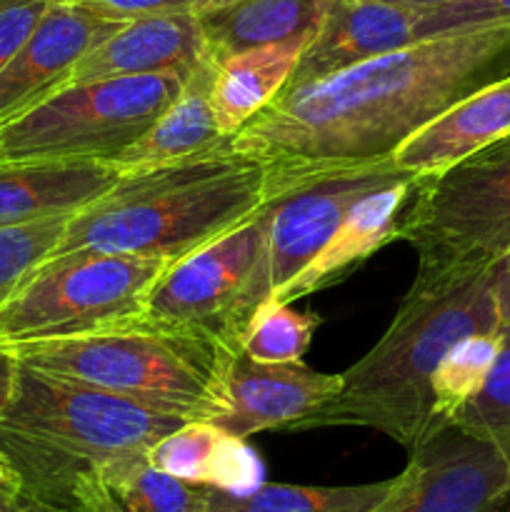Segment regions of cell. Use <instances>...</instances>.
Instances as JSON below:
<instances>
[{"instance_id":"1","label":"cell","mask_w":510,"mask_h":512,"mask_svg":"<svg viewBox=\"0 0 510 512\" xmlns=\"http://www.w3.org/2000/svg\"><path fill=\"white\" fill-rule=\"evenodd\" d=\"M510 75V25L420 38L358 65L288 85L233 150L265 168V200L308 180L390 158L448 105Z\"/></svg>"},{"instance_id":"2","label":"cell","mask_w":510,"mask_h":512,"mask_svg":"<svg viewBox=\"0 0 510 512\" xmlns=\"http://www.w3.org/2000/svg\"><path fill=\"white\" fill-rule=\"evenodd\" d=\"M500 330L495 263L418 265L383 338L343 373V388L298 430L370 428L413 450L435 435L430 378L458 340Z\"/></svg>"},{"instance_id":"3","label":"cell","mask_w":510,"mask_h":512,"mask_svg":"<svg viewBox=\"0 0 510 512\" xmlns=\"http://www.w3.org/2000/svg\"><path fill=\"white\" fill-rule=\"evenodd\" d=\"M265 203L263 163L230 145L123 175L108 193L70 215L53 255L95 250L175 263L238 228Z\"/></svg>"},{"instance_id":"4","label":"cell","mask_w":510,"mask_h":512,"mask_svg":"<svg viewBox=\"0 0 510 512\" xmlns=\"http://www.w3.org/2000/svg\"><path fill=\"white\" fill-rule=\"evenodd\" d=\"M183 423L108 390L18 365L13 395L0 413V453L18 493L55 505L80 473L148 455Z\"/></svg>"},{"instance_id":"5","label":"cell","mask_w":510,"mask_h":512,"mask_svg":"<svg viewBox=\"0 0 510 512\" xmlns=\"http://www.w3.org/2000/svg\"><path fill=\"white\" fill-rule=\"evenodd\" d=\"M15 363L78 380L180 420H210L228 408L225 380L238 345L205 330L138 318L70 338L5 345Z\"/></svg>"},{"instance_id":"6","label":"cell","mask_w":510,"mask_h":512,"mask_svg":"<svg viewBox=\"0 0 510 512\" xmlns=\"http://www.w3.org/2000/svg\"><path fill=\"white\" fill-rule=\"evenodd\" d=\"M183 80L133 75L68 83L0 125V165L113 160L175 100Z\"/></svg>"},{"instance_id":"7","label":"cell","mask_w":510,"mask_h":512,"mask_svg":"<svg viewBox=\"0 0 510 512\" xmlns=\"http://www.w3.org/2000/svg\"><path fill=\"white\" fill-rule=\"evenodd\" d=\"M168 260L73 250L40 263L0 308V345L70 338L145 315Z\"/></svg>"},{"instance_id":"8","label":"cell","mask_w":510,"mask_h":512,"mask_svg":"<svg viewBox=\"0 0 510 512\" xmlns=\"http://www.w3.org/2000/svg\"><path fill=\"white\" fill-rule=\"evenodd\" d=\"M418 265H490L510 253V138L418 180L398 223Z\"/></svg>"},{"instance_id":"9","label":"cell","mask_w":510,"mask_h":512,"mask_svg":"<svg viewBox=\"0 0 510 512\" xmlns=\"http://www.w3.org/2000/svg\"><path fill=\"white\" fill-rule=\"evenodd\" d=\"M403 175L393 160L385 158L378 163L320 175L268 200L263 248L245 290V323L260 303L278 295L290 280L308 268L310 260L328 245L348 210L363 195L395 183Z\"/></svg>"},{"instance_id":"10","label":"cell","mask_w":510,"mask_h":512,"mask_svg":"<svg viewBox=\"0 0 510 512\" xmlns=\"http://www.w3.org/2000/svg\"><path fill=\"white\" fill-rule=\"evenodd\" d=\"M268 210L213 243L168 265L148 295L145 320L168 328L205 330L238 345L245 325V290L263 248Z\"/></svg>"},{"instance_id":"11","label":"cell","mask_w":510,"mask_h":512,"mask_svg":"<svg viewBox=\"0 0 510 512\" xmlns=\"http://www.w3.org/2000/svg\"><path fill=\"white\" fill-rule=\"evenodd\" d=\"M508 500V455L448 425L410 450L408 465L373 512H498Z\"/></svg>"},{"instance_id":"12","label":"cell","mask_w":510,"mask_h":512,"mask_svg":"<svg viewBox=\"0 0 510 512\" xmlns=\"http://www.w3.org/2000/svg\"><path fill=\"white\" fill-rule=\"evenodd\" d=\"M125 23L80 5L50 3L28 43L0 70V125L68 85L80 58Z\"/></svg>"},{"instance_id":"13","label":"cell","mask_w":510,"mask_h":512,"mask_svg":"<svg viewBox=\"0 0 510 512\" xmlns=\"http://www.w3.org/2000/svg\"><path fill=\"white\" fill-rule=\"evenodd\" d=\"M340 388L343 373H318L303 360L255 363L238 350L225 380L228 408L213 423L245 440L263 430H298Z\"/></svg>"},{"instance_id":"14","label":"cell","mask_w":510,"mask_h":512,"mask_svg":"<svg viewBox=\"0 0 510 512\" xmlns=\"http://www.w3.org/2000/svg\"><path fill=\"white\" fill-rule=\"evenodd\" d=\"M205 35L195 10L143 15L120 25L80 58L68 83L133 75L188 80L205 60Z\"/></svg>"},{"instance_id":"15","label":"cell","mask_w":510,"mask_h":512,"mask_svg":"<svg viewBox=\"0 0 510 512\" xmlns=\"http://www.w3.org/2000/svg\"><path fill=\"white\" fill-rule=\"evenodd\" d=\"M508 138L510 75H503L420 125L390 160L413 180H430Z\"/></svg>"},{"instance_id":"16","label":"cell","mask_w":510,"mask_h":512,"mask_svg":"<svg viewBox=\"0 0 510 512\" xmlns=\"http://www.w3.org/2000/svg\"><path fill=\"white\" fill-rule=\"evenodd\" d=\"M420 18L423 8L415 5L388 0H333L318 33L300 55L288 85L310 83L415 43L420 40Z\"/></svg>"},{"instance_id":"17","label":"cell","mask_w":510,"mask_h":512,"mask_svg":"<svg viewBox=\"0 0 510 512\" xmlns=\"http://www.w3.org/2000/svg\"><path fill=\"white\" fill-rule=\"evenodd\" d=\"M215 70L218 65L205 55L203 63L185 80L180 93L158 115V120L148 125L128 148L108 160L120 178L165 168L198 155L218 153L233 145V138H225L215 125L213 105H210Z\"/></svg>"},{"instance_id":"18","label":"cell","mask_w":510,"mask_h":512,"mask_svg":"<svg viewBox=\"0 0 510 512\" xmlns=\"http://www.w3.org/2000/svg\"><path fill=\"white\" fill-rule=\"evenodd\" d=\"M415 183L410 175H403L395 183L383 185V188L373 190V193L363 195L343 223L338 225L333 238L328 240L323 250L315 255L308 263V268L290 280L278 295L270 300L278 303L293 305L295 300L305 298V295L315 293L320 288L333 285L340 275L348 273L353 265L363 263L365 258L380 250L383 245L398 240V223L403 215L405 205L410 203L415 193Z\"/></svg>"},{"instance_id":"19","label":"cell","mask_w":510,"mask_h":512,"mask_svg":"<svg viewBox=\"0 0 510 512\" xmlns=\"http://www.w3.org/2000/svg\"><path fill=\"white\" fill-rule=\"evenodd\" d=\"M118 180L108 160L0 165V228L70 218Z\"/></svg>"},{"instance_id":"20","label":"cell","mask_w":510,"mask_h":512,"mask_svg":"<svg viewBox=\"0 0 510 512\" xmlns=\"http://www.w3.org/2000/svg\"><path fill=\"white\" fill-rule=\"evenodd\" d=\"M55 505L75 512H200L205 488L153 468L148 455H135L80 473Z\"/></svg>"},{"instance_id":"21","label":"cell","mask_w":510,"mask_h":512,"mask_svg":"<svg viewBox=\"0 0 510 512\" xmlns=\"http://www.w3.org/2000/svg\"><path fill=\"white\" fill-rule=\"evenodd\" d=\"M148 463L183 483L223 493H250L263 485V463L245 438L210 420H188L150 448Z\"/></svg>"},{"instance_id":"22","label":"cell","mask_w":510,"mask_h":512,"mask_svg":"<svg viewBox=\"0 0 510 512\" xmlns=\"http://www.w3.org/2000/svg\"><path fill=\"white\" fill-rule=\"evenodd\" d=\"M333 0H200L195 15L215 65L243 50L318 33Z\"/></svg>"},{"instance_id":"23","label":"cell","mask_w":510,"mask_h":512,"mask_svg":"<svg viewBox=\"0 0 510 512\" xmlns=\"http://www.w3.org/2000/svg\"><path fill=\"white\" fill-rule=\"evenodd\" d=\"M313 35L305 33L243 50L218 65L210 88V105L215 125L225 138H233L265 105L273 103L280 90H285Z\"/></svg>"},{"instance_id":"24","label":"cell","mask_w":510,"mask_h":512,"mask_svg":"<svg viewBox=\"0 0 510 512\" xmlns=\"http://www.w3.org/2000/svg\"><path fill=\"white\" fill-rule=\"evenodd\" d=\"M393 478L368 485H285L263 483L250 493L205 488V508L220 512H373L388 498Z\"/></svg>"},{"instance_id":"25","label":"cell","mask_w":510,"mask_h":512,"mask_svg":"<svg viewBox=\"0 0 510 512\" xmlns=\"http://www.w3.org/2000/svg\"><path fill=\"white\" fill-rule=\"evenodd\" d=\"M503 345V330L475 333L458 340L435 365L430 378V420L433 430L453 425L455 415L483 390Z\"/></svg>"},{"instance_id":"26","label":"cell","mask_w":510,"mask_h":512,"mask_svg":"<svg viewBox=\"0 0 510 512\" xmlns=\"http://www.w3.org/2000/svg\"><path fill=\"white\" fill-rule=\"evenodd\" d=\"M318 320L288 303L265 300L250 313L238 335L240 353L255 363H298L310 348Z\"/></svg>"},{"instance_id":"27","label":"cell","mask_w":510,"mask_h":512,"mask_svg":"<svg viewBox=\"0 0 510 512\" xmlns=\"http://www.w3.org/2000/svg\"><path fill=\"white\" fill-rule=\"evenodd\" d=\"M453 425L510 458V330H503V345L483 390L455 415Z\"/></svg>"},{"instance_id":"28","label":"cell","mask_w":510,"mask_h":512,"mask_svg":"<svg viewBox=\"0 0 510 512\" xmlns=\"http://www.w3.org/2000/svg\"><path fill=\"white\" fill-rule=\"evenodd\" d=\"M70 218H48L35 223L0 228V308L40 263L53 255L63 240Z\"/></svg>"},{"instance_id":"29","label":"cell","mask_w":510,"mask_h":512,"mask_svg":"<svg viewBox=\"0 0 510 512\" xmlns=\"http://www.w3.org/2000/svg\"><path fill=\"white\" fill-rule=\"evenodd\" d=\"M493 25H510V0H458V3L423 8L418 38L493 28Z\"/></svg>"},{"instance_id":"30","label":"cell","mask_w":510,"mask_h":512,"mask_svg":"<svg viewBox=\"0 0 510 512\" xmlns=\"http://www.w3.org/2000/svg\"><path fill=\"white\" fill-rule=\"evenodd\" d=\"M53 0H0V70L28 43Z\"/></svg>"},{"instance_id":"31","label":"cell","mask_w":510,"mask_h":512,"mask_svg":"<svg viewBox=\"0 0 510 512\" xmlns=\"http://www.w3.org/2000/svg\"><path fill=\"white\" fill-rule=\"evenodd\" d=\"M53 3L80 5V8L95 10V13L115 20H135L143 18V15L195 10L200 0H53Z\"/></svg>"},{"instance_id":"32","label":"cell","mask_w":510,"mask_h":512,"mask_svg":"<svg viewBox=\"0 0 510 512\" xmlns=\"http://www.w3.org/2000/svg\"><path fill=\"white\" fill-rule=\"evenodd\" d=\"M495 305L500 330H510V253L495 263Z\"/></svg>"},{"instance_id":"33","label":"cell","mask_w":510,"mask_h":512,"mask_svg":"<svg viewBox=\"0 0 510 512\" xmlns=\"http://www.w3.org/2000/svg\"><path fill=\"white\" fill-rule=\"evenodd\" d=\"M15 375H18V363H15L13 355L0 345V413L8 408L10 395L15 388Z\"/></svg>"},{"instance_id":"34","label":"cell","mask_w":510,"mask_h":512,"mask_svg":"<svg viewBox=\"0 0 510 512\" xmlns=\"http://www.w3.org/2000/svg\"><path fill=\"white\" fill-rule=\"evenodd\" d=\"M8 505H10V512H75L70 508H63V505L45 503V500L30 498V495H23V493H10Z\"/></svg>"},{"instance_id":"35","label":"cell","mask_w":510,"mask_h":512,"mask_svg":"<svg viewBox=\"0 0 510 512\" xmlns=\"http://www.w3.org/2000/svg\"><path fill=\"white\" fill-rule=\"evenodd\" d=\"M10 493H18V480H15L8 460H5L3 453H0V495H10Z\"/></svg>"},{"instance_id":"36","label":"cell","mask_w":510,"mask_h":512,"mask_svg":"<svg viewBox=\"0 0 510 512\" xmlns=\"http://www.w3.org/2000/svg\"><path fill=\"white\" fill-rule=\"evenodd\" d=\"M388 3L415 5V8H435V5H448V3H458V0H388Z\"/></svg>"},{"instance_id":"37","label":"cell","mask_w":510,"mask_h":512,"mask_svg":"<svg viewBox=\"0 0 510 512\" xmlns=\"http://www.w3.org/2000/svg\"><path fill=\"white\" fill-rule=\"evenodd\" d=\"M0 512H10V505H8V495H0Z\"/></svg>"},{"instance_id":"38","label":"cell","mask_w":510,"mask_h":512,"mask_svg":"<svg viewBox=\"0 0 510 512\" xmlns=\"http://www.w3.org/2000/svg\"><path fill=\"white\" fill-rule=\"evenodd\" d=\"M500 512H510V500H508V503H505V508L500 510Z\"/></svg>"},{"instance_id":"39","label":"cell","mask_w":510,"mask_h":512,"mask_svg":"<svg viewBox=\"0 0 510 512\" xmlns=\"http://www.w3.org/2000/svg\"><path fill=\"white\" fill-rule=\"evenodd\" d=\"M200 512H220V510H210V508H205V510H200Z\"/></svg>"}]
</instances>
